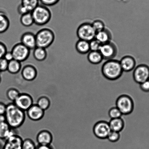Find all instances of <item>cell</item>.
I'll return each mask as SVG.
<instances>
[{
  "label": "cell",
  "instance_id": "ac0fdd59",
  "mask_svg": "<svg viewBox=\"0 0 149 149\" xmlns=\"http://www.w3.org/2000/svg\"><path fill=\"white\" fill-rule=\"evenodd\" d=\"M95 38L101 44H105L111 41L112 35L109 30L105 28L102 31L96 33Z\"/></svg>",
  "mask_w": 149,
  "mask_h": 149
},
{
  "label": "cell",
  "instance_id": "8992f818",
  "mask_svg": "<svg viewBox=\"0 0 149 149\" xmlns=\"http://www.w3.org/2000/svg\"><path fill=\"white\" fill-rule=\"evenodd\" d=\"M14 59L20 62L27 60L29 57L30 50L21 42L15 44L11 51Z\"/></svg>",
  "mask_w": 149,
  "mask_h": 149
},
{
  "label": "cell",
  "instance_id": "60d3db41",
  "mask_svg": "<svg viewBox=\"0 0 149 149\" xmlns=\"http://www.w3.org/2000/svg\"><path fill=\"white\" fill-rule=\"evenodd\" d=\"M6 105L3 102H0V115H5L6 111Z\"/></svg>",
  "mask_w": 149,
  "mask_h": 149
},
{
  "label": "cell",
  "instance_id": "f1b7e54d",
  "mask_svg": "<svg viewBox=\"0 0 149 149\" xmlns=\"http://www.w3.org/2000/svg\"><path fill=\"white\" fill-rule=\"evenodd\" d=\"M20 94V93L18 90L15 88H11L7 91L6 95L8 99L13 102Z\"/></svg>",
  "mask_w": 149,
  "mask_h": 149
},
{
  "label": "cell",
  "instance_id": "7a4b0ae2",
  "mask_svg": "<svg viewBox=\"0 0 149 149\" xmlns=\"http://www.w3.org/2000/svg\"><path fill=\"white\" fill-rule=\"evenodd\" d=\"M101 72L104 77L111 80L119 79L124 73L120 61L114 59L107 60L102 65Z\"/></svg>",
  "mask_w": 149,
  "mask_h": 149
},
{
  "label": "cell",
  "instance_id": "ab89813d",
  "mask_svg": "<svg viewBox=\"0 0 149 149\" xmlns=\"http://www.w3.org/2000/svg\"><path fill=\"white\" fill-rule=\"evenodd\" d=\"M3 58L8 62L11 61L14 59L13 56L11 52H7Z\"/></svg>",
  "mask_w": 149,
  "mask_h": 149
},
{
  "label": "cell",
  "instance_id": "e575fe53",
  "mask_svg": "<svg viewBox=\"0 0 149 149\" xmlns=\"http://www.w3.org/2000/svg\"><path fill=\"white\" fill-rule=\"evenodd\" d=\"M8 62L4 58H0V72L6 71L8 69Z\"/></svg>",
  "mask_w": 149,
  "mask_h": 149
},
{
  "label": "cell",
  "instance_id": "7bdbcfd3",
  "mask_svg": "<svg viewBox=\"0 0 149 149\" xmlns=\"http://www.w3.org/2000/svg\"><path fill=\"white\" fill-rule=\"evenodd\" d=\"M5 122H6V119L5 115H0V123Z\"/></svg>",
  "mask_w": 149,
  "mask_h": 149
},
{
  "label": "cell",
  "instance_id": "83f0119b",
  "mask_svg": "<svg viewBox=\"0 0 149 149\" xmlns=\"http://www.w3.org/2000/svg\"><path fill=\"white\" fill-rule=\"evenodd\" d=\"M20 22L22 25L25 27H30L32 25L34 24V22L31 12L21 15Z\"/></svg>",
  "mask_w": 149,
  "mask_h": 149
},
{
  "label": "cell",
  "instance_id": "ffe728a7",
  "mask_svg": "<svg viewBox=\"0 0 149 149\" xmlns=\"http://www.w3.org/2000/svg\"><path fill=\"white\" fill-rule=\"evenodd\" d=\"M77 51L81 54H84L91 51L89 42L86 40H79L76 44Z\"/></svg>",
  "mask_w": 149,
  "mask_h": 149
},
{
  "label": "cell",
  "instance_id": "8d00e7d4",
  "mask_svg": "<svg viewBox=\"0 0 149 149\" xmlns=\"http://www.w3.org/2000/svg\"><path fill=\"white\" fill-rule=\"evenodd\" d=\"M7 52L6 46L2 42L0 41V58H3Z\"/></svg>",
  "mask_w": 149,
  "mask_h": 149
},
{
  "label": "cell",
  "instance_id": "44dd1931",
  "mask_svg": "<svg viewBox=\"0 0 149 149\" xmlns=\"http://www.w3.org/2000/svg\"><path fill=\"white\" fill-rule=\"evenodd\" d=\"M109 124L111 131L120 132L124 128V121L121 118L112 119Z\"/></svg>",
  "mask_w": 149,
  "mask_h": 149
},
{
  "label": "cell",
  "instance_id": "e0dca14e",
  "mask_svg": "<svg viewBox=\"0 0 149 149\" xmlns=\"http://www.w3.org/2000/svg\"><path fill=\"white\" fill-rule=\"evenodd\" d=\"M119 61L121 67L124 72L128 73L131 72L135 68L136 60L132 56H124Z\"/></svg>",
  "mask_w": 149,
  "mask_h": 149
},
{
  "label": "cell",
  "instance_id": "d6a6232c",
  "mask_svg": "<svg viewBox=\"0 0 149 149\" xmlns=\"http://www.w3.org/2000/svg\"><path fill=\"white\" fill-rule=\"evenodd\" d=\"M91 51H99L102 44L95 38L89 42Z\"/></svg>",
  "mask_w": 149,
  "mask_h": 149
},
{
  "label": "cell",
  "instance_id": "ba28073f",
  "mask_svg": "<svg viewBox=\"0 0 149 149\" xmlns=\"http://www.w3.org/2000/svg\"><path fill=\"white\" fill-rule=\"evenodd\" d=\"M133 77L137 83L140 84L149 79V67L141 64L135 67L132 73Z\"/></svg>",
  "mask_w": 149,
  "mask_h": 149
},
{
  "label": "cell",
  "instance_id": "3957f363",
  "mask_svg": "<svg viewBox=\"0 0 149 149\" xmlns=\"http://www.w3.org/2000/svg\"><path fill=\"white\" fill-rule=\"evenodd\" d=\"M34 24L38 26L44 25L51 19L50 10L44 5H39L31 12Z\"/></svg>",
  "mask_w": 149,
  "mask_h": 149
},
{
  "label": "cell",
  "instance_id": "8fae6325",
  "mask_svg": "<svg viewBox=\"0 0 149 149\" xmlns=\"http://www.w3.org/2000/svg\"><path fill=\"white\" fill-rule=\"evenodd\" d=\"M94 132L98 138L105 139L108 137L111 130L109 123L100 121L95 124L94 127Z\"/></svg>",
  "mask_w": 149,
  "mask_h": 149
},
{
  "label": "cell",
  "instance_id": "2e32d148",
  "mask_svg": "<svg viewBox=\"0 0 149 149\" xmlns=\"http://www.w3.org/2000/svg\"><path fill=\"white\" fill-rule=\"evenodd\" d=\"M21 75L24 80L31 81L34 80L37 76V71L35 67L31 65L24 66L21 71Z\"/></svg>",
  "mask_w": 149,
  "mask_h": 149
},
{
  "label": "cell",
  "instance_id": "9a60e30c",
  "mask_svg": "<svg viewBox=\"0 0 149 149\" xmlns=\"http://www.w3.org/2000/svg\"><path fill=\"white\" fill-rule=\"evenodd\" d=\"M36 140L40 145H50L53 141V136L51 132L48 130H42L37 134Z\"/></svg>",
  "mask_w": 149,
  "mask_h": 149
},
{
  "label": "cell",
  "instance_id": "603a6c76",
  "mask_svg": "<svg viewBox=\"0 0 149 149\" xmlns=\"http://www.w3.org/2000/svg\"><path fill=\"white\" fill-rule=\"evenodd\" d=\"M10 22L5 13L0 11V34L5 32L9 28Z\"/></svg>",
  "mask_w": 149,
  "mask_h": 149
},
{
  "label": "cell",
  "instance_id": "1f68e13d",
  "mask_svg": "<svg viewBox=\"0 0 149 149\" xmlns=\"http://www.w3.org/2000/svg\"><path fill=\"white\" fill-rule=\"evenodd\" d=\"M92 24L96 33L102 31L105 28L104 24L100 20H95Z\"/></svg>",
  "mask_w": 149,
  "mask_h": 149
},
{
  "label": "cell",
  "instance_id": "b9f144b4",
  "mask_svg": "<svg viewBox=\"0 0 149 149\" xmlns=\"http://www.w3.org/2000/svg\"><path fill=\"white\" fill-rule=\"evenodd\" d=\"M36 149H54L50 145H38L37 146Z\"/></svg>",
  "mask_w": 149,
  "mask_h": 149
},
{
  "label": "cell",
  "instance_id": "d4e9b609",
  "mask_svg": "<svg viewBox=\"0 0 149 149\" xmlns=\"http://www.w3.org/2000/svg\"><path fill=\"white\" fill-rule=\"evenodd\" d=\"M21 62L13 59L8 62L7 71L11 74H16L21 70Z\"/></svg>",
  "mask_w": 149,
  "mask_h": 149
},
{
  "label": "cell",
  "instance_id": "484cf974",
  "mask_svg": "<svg viewBox=\"0 0 149 149\" xmlns=\"http://www.w3.org/2000/svg\"><path fill=\"white\" fill-rule=\"evenodd\" d=\"M39 0H21V4L29 12H31L39 5Z\"/></svg>",
  "mask_w": 149,
  "mask_h": 149
},
{
  "label": "cell",
  "instance_id": "4316f807",
  "mask_svg": "<svg viewBox=\"0 0 149 149\" xmlns=\"http://www.w3.org/2000/svg\"><path fill=\"white\" fill-rule=\"evenodd\" d=\"M37 104L45 111L49 109L51 105L50 100L47 97L42 96L38 99Z\"/></svg>",
  "mask_w": 149,
  "mask_h": 149
},
{
  "label": "cell",
  "instance_id": "74e56055",
  "mask_svg": "<svg viewBox=\"0 0 149 149\" xmlns=\"http://www.w3.org/2000/svg\"><path fill=\"white\" fill-rule=\"evenodd\" d=\"M141 89L144 92H149V79L140 84Z\"/></svg>",
  "mask_w": 149,
  "mask_h": 149
},
{
  "label": "cell",
  "instance_id": "f546056e",
  "mask_svg": "<svg viewBox=\"0 0 149 149\" xmlns=\"http://www.w3.org/2000/svg\"><path fill=\"white\" fill-rule=\"evenodd\" d=\"M37 146L31 139H26L23 140L22 145V149H36Z\"/></svg>",
  "mask_w": 149,
  "mask_h": 149
},
{
  "label": "cell",
  "instance_id": "4dcf8cb0",
  "mask_svg": "<svg viewBox=\"0 0 149 149\" xmlns=\"http://www.w3.org/2000/svg\"><path fill=\"white\" fill-rule=\"evenodd\" d=\"M122 115V113L116 107L111 108L109 111V115L111 119L121 118Z\"/></svg>",
  "mask_w": 149,
  "mask_h": 149
},
{
  "label": "cell",
  "instance_id": "4fadbf2b",
  "mask_svg": "<svg viewBox=\"0 0 149 149\" xmlns=\"http://www.w3.org/2000/svg\"><path fill=\"white\" fill-rule=\"evenodd\" d=\"M45 112L37 104H33L26 111L27 115L31 120L38 121L44 117Z\"/></svg>",
  "mask_w": 149,
  "mask_h": 149
},
{
  "label": "cell",
  "instance_id": "ee69618b",
  "mask_svg": "<svg viewBox=\"0 0 149 149\" xmlns=\"http://www.w3.org/2000/svg\"><path fill=\"white\" fill-rule=\"evenodd\" d=\"M1 80H2V78H1V75H0V83H1Z\"/></svg>",
  "mask_w": 149,
  "mask_h": 149
},
{
  "label": "cell",
  "instance_id": "5b68a950",
  "mask_svg": "<svg viewBox=\"0 0 149 149\" xmlns=\"http://www.w3.org/2000/svg\"><path fill=\"white\" fill-rule=\"evenodd\" d=\"M96 31L93 27L92 24L84 23L79 25L77 30V35L79 40L91 41L95 38Z\"/></svg>",
  "mask_w": 149,
  "mask_h": 149
},
{
  "label": "cell",
  "instance_id": "7402d4cb",
  "mask_svg": "<svg viewBox=\"0 0 149 149\" xmlns=\"http://www.w3.org/2000/svg\"><path fill=\"white\" fill-rule=\"evenodd\" d=\"M88 59L92 64H99L103 60L102 54L99 51H91L88 53Z\"/></svg>",
  "mask_w": 149,
  "mask_h": 149
},
{
  "label": "cell",
  "instance_id": "836d02e7",
  "mask_svg": "<svg viewBox=\"0 0 149 149\" xmlns=\"http://www.w3.org/2000/svg\"><path fill=\"white\" fill-rule=\"evenodd\" d=\"M120 134L119 132L111 131L107 138L112 142H116L119 139Z\"/></svg>",
  "mask_w": 149,
  "mask_h": 149
},
{
  "label": "cell",
  "instance_id": "7c38bea8",
  "mask_svg": "<svg viewBox=\"0 0 149 149\" xmlns=\"http://www.w3.org/2000/svg\"><path fill=\"white\" fill-rule=\"evenodd\" d=\"M23 141L20 136L14 134L6 140L2 149H22Z\"/></svg>",
  "mask_w": 149,
  "mask_h": 149
},
{
  "label": "cell",
  "instance_id": "5bb4252c",
  "mask_svg": "<svg viewBox=\"0 0 149 149\" xmlns=\"http://www.w3.org/2000/svg\"><path fill=\"white\" fill-rule=\"evenodd\" d=\"M21 43L30 50H34L37 47L36 35L30 32L24 33L21 36Z\"/></svg>",
  "mask_w": 149,
  "mask_h": 149
},
{
  "label": "cell",
  "instance_id": "d6986e66",
  "mask_svg": "<svg viewBox=\"0 0 149 149\" xmlns=\"http://www.w3.org/2000/svg\"><path fill=\"white\" fill-rule=\"evenodd\" d=\"M11 128L6 122L0 123V139L6 140L8 137L15 134L14 130Z\"/></svg>",
  "mask_w": 149,
  "mask_h": 149
},
{
  "label": "cell",
  "instance_id": "d590c367",
  "mask_svg": "<svg viewBox=\"0 0 149 149\" xmlns=\"http://www.w3.org/2000/svg\"><path fill=\"white\" fill-rule=\"evenodd\" d=\"M45 6H53L57 4L60 0H39Z\"/></svg>",
  "mask_w": 149,
  "mask_h": 149
},
{
  "label": "cell",
  "instance_id": "f35d334b",
  "mask_svg": "<svg viewBox=\"0 0 149 149\" xmlns=\"http://www.w3.org/2000/svg\"><path fill=\"white\" fill-rule=\"evenodd\" d=\"M17 11H18V13L21 15H24V14H26L27 13H29L21 4L18 6V8H17Z\"/></svg>",
  "mask_w": 149,
  "mask_h": 149
},
{
  "label": "cell",
  "instance_id": "30bf717a",
  "mask_svg": "<svg viewBox=\"0 0 149 149\" xmlns=\"http://www.w3.org/2000/svg\"><path fill=\"white\" fill-rule=\"evenodd\" d=\"M13 103L18 108L24 112H26L34 104L32 97L29 94L26 93H20Z\"/></svg>",
  "mask_w": 149,
  "mask_h": 149
},
{
  "label": "cell",
  "instance_id": "6da1fadb",
  "mask_svg": "<svg viewBox=\"0 0 149 149\" xmlns=\"http://www.w3.org/2000/svg\"><path fill=\"white\" fill-rule=\"evenodd\" d=\"M5 115L6 123L13 129L19 128L25 120V112L18 108L13 102L6 105Z\"/></svg>",
  "mask_w": 149,
  "mask_h": 149
},
{
  "label": "cell",
  "instance_id": "277c9868",
  "mask_svg": "<svg viewBox=\"0 0 149 149\" xmlns=\"http://www.w3.org/2000/svg\"><path fill=\"white\" fill-rule=\"evenodd\" d=\"M37 47L46 49L51 45L54 41L55 34L52 30L43 28L36 34Z\"/></svg>",
  "mask_w": 149,
  "mask_h": 149
},
{
  "label": "cell",
  "instance_id": "cb8c5ba5",
  "mask_svg": "<svg viewBox=\"0 0 149 149\" xmlns=\"http://www.w3.org/2000/svg\"><path fill=\"white\" fill-rule=\"evenodd\" d=\"M33 56L37 61H43L47 57V52L45 49L43 48L36 47L34 49Z\"/></svg>",
  "mask_w": 149,
  "mask_h": 149
},
{
  "label": "cell",
  "instance_id": "9c48e42d",
  "mask_svg": "<svg viewBox=\"0 0 149 149\" xmlns=\"http://www.w3.org/2000/svg\"><path fill=\"white\" fill-rule=\"evenodd\" d=\"M99 51L103 59L108 60L113 59L116 56L118 49L115 43L111 41L102 45Z\"/></svg>",
  "mask_w": 149,
  "mask_h": 149
},
{
  "label": "cell",
  "instance_id": "52a82bcc",
  "mask_svg": "<svg viewBox=\"0 0 149 149\" xmlns=\"http://www.w3.org/2000/svg\"><path fill=\"white\" fill-rule=\"evenodd\" d=\"M116 106L123 115H127L132 112L134 108V102L130 97L123 95L117 100Z\"/></svg>",
  "mask_w": 149,
  "mask_h": 149
}]
</instances>
